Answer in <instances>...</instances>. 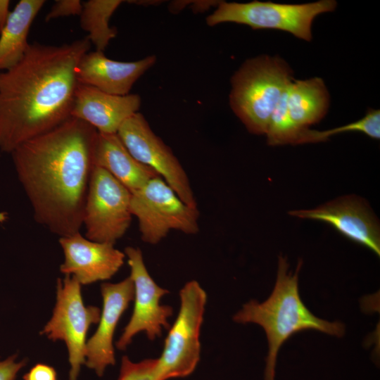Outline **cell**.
Returning <instances> with one entry per match:
<instances>
[{
	"mask_svg": "<svg viewBox=\"0 0 380 380\" xmlns=\"http://www.w3.org/2000/svg\"><path fill=\"white\" fill-rule=\"evenodd\" d=\"M116 134L136 160L154 170L185 203L197 207L183 166L172 149L152 130L141 113L127 118Z\"/></svg>",
	"mask_w": 380,
	"mask_h": 380,
	"instance_id": "11",
	"label": "cell"
},
{
	"mask_svg": "<svg viewBox=\"0 0 380 380\" xmlns=\"http://www.w3.org/2000/svg\"><path fill=\"white\" fill-rule=\"evenodd\" d=\"M131 196L132 193L107 171L94 166L83 213L85 237L115 244L130 226Z\"/></svg>",
	"mask_w": 380,
	"mask_h": 380,
	"instance_id": "10",
	"label": "cell"
},
{
	"mask_svg": "<svg viewBox=\"0 0 380 380\" xmlns=\"http://www.w3.org/2000/svg\"><path fill=\"white\" fill-rule=\"evenodd\" d=\"M44 4V0H20L11 11L0 32V72L13 68L24 57L30 46V29Z\"/></svg>",
	"mask_w": 380,
	"mask_h": 380,
	"instance_id": "19",
	"label": "cell"
},
{
	"mask_svg": "<svg viewBox=\"0 0 380 380\" xmlns=\"http://www.w3.org/2000/svg\"><path fill=\"white\" fill-rule=\"evenodd\" d=\"M23 380H57L55 369L48 365L38 363L23 376Z\"/></svg>",
	"mask_w": 380,
	"mask_h": 380,
	"instance_id": "25",
	"label": "cell"
},
{
	"mask_svg": "<svg viewBox=\"0 0 380 380\" xmlns=\"http://www.w3.org/2000/svg\"><path fill=\"white\" fill-rule=\"evenodd\" d=\"M83 4L80 0H58L56 1L49 12L45 17V21L61 17L80 15Z\"/></svg>",
	"mask_w": 380,
	"mask_h": 380,
	"instance_id": "23",
	"label": "cell"
},
{
	"mask_svg": "<svg viewBox=\"0 0 380 380\" xmlns=\"http://www.w3.org/2000/svg\"><path fill=\"white\" fill-rule=\"evenodd\" d=\"M329 95L323 80L293 79L274 110L266 135L271 146L301 144L309 125L327 114Z\"/></svg>",
	"mask_w": 380,
	"mask_h": 380,
	"instance_id": "9",
	"label": "cell"
},
{
	"mask_svg": "<svg viewBox=\"0 0 380 380\" xmlns=\"http://www.w3.org/2000/svg\"><path fill=\"white\" fill-rule=\"evenodd\" d=\"M310 129H309V131H310ZM308 134H309V132H308Z\"/></svg>",
	"mask_w": 380,
	"mask_h": 380,
	"instance_id": "28",
	"label": "cell"
},
{
	"mask_svg": "<svg viewBox=\"0 0 380 380\" xmlns=\"http://www.w3.org/2000/svg\"><path fill=\"white\" fill-rule=\"evenodd\" d=\"M156 61L155 55H150L134 61H118L107 58L102 51H88L77 65L76 77L80 84L124 96L130 94L134 83Z\"/></svg>",
	"mask_w": 380,
	"mask_h": 380,
	"instance_id": "16",
	"label": "cell"
},
{
	"mask_svg": "<svg viewBox=\"0 0 380 380\" xmlns=\"http://www.w3.org/2000/svg\"><path fill=\"white\" fill-rule=\"evenodd\" d=\"M101 310L85 305L81 284L73 277L58 279L56 302L49 321L40 334L49 339L63 341L68 348L70 364L69 380H77L81 367L85 364L87 332L99 322Z\"/></svg>",
	"mask_w": 380,
	"mask_h": 380,
	"instance_id": "8",
	"label": "cell"
},
{
	"mask_svg": "<svg viewBox=\"0 0 380 380\" xmlns=\"http://www.w3.org/2000/svg\"><path fill=\"white\" fill-rule=\"evenodd\" d=\"M289 214L326 222L347 239L380 255L378 220L366 201L360 197L342 196L313 209L292 210Z\"/></svg>",
	"mask_w": 380,
	"mask_h": 380,
	"instance_id": "13",
	"label": "cell"
},
{
	"mask_svg": "<svg viewBox=\"0 0 380 380\" xmlns=\"http://www.w3.org/2000/svg\"><path fill=\"white\" fill-rule=\"evenodd\" d=\"M302 264L300 260L293 274L289 270L286 258L280 255L277 279L268 298L262 303L250 300L233 317L236 322L255 323L263 328L268 342L265 380H274L278 352L293 334L312 329L342 337L346 331L343 323L316 317L302 301L298 288V274Z\"/></svg>",
	"mask_w": 380,
	"mask_h": 380,
	"instance_id": "3",
	"label": "cell"
},
{
	"mask_svg": "<svg viewBox=\"0 0 380 380\" xmlns=\"http://www.w3.org/2000/svg\"><path fill=\"white\" fill-rule=\"evenodd\" d=\"M141 103V97L137 94L113 95L78 84L71 118L88 123L98 132L116 134L127 118L139 112Z\"/></svg>",
	"mask_w": 380,
	"mask_h": 380,
	"instance_id": "17",
	"label": "cell"
},
{
	"mask_svg": "<svg viewBox=\"0 0 380 380\" xmlns=\"http://www.w3.org/2000/svg\"><path fill=\"white\" fill-rule=\"evenodd\" d=\"M124 2L121 0H89L82 5L80 15V27L88 33L87 38L96 51L106 49L111 39L117 35L116 28L109 21L113 13Z\"/></svg>",
	"mask_w": 380,
	"mask_h": 380,
	"instance_id": "20",
	"label": "cell"
},
{
	"mask_svg": "<svg viewBox=\"0 0 380 380\" xmlns=\"http://www.w3.org/2000/svg\"><path fill=\"white\" fill-rule=\"evenodd\" d=\"M59 243L64 255L60 271L75 277L81 285L110 279L126 257L113 243L94 241L80 232L60 237Z\"/></svg>",
	"mask_w": 380,
	"mask_h": 380,
	"instance_id": "14",
	"label": "cell"
},
{
	"mask_svg": "<svg viewBox=\"0 0 380 380\" xmlns=\"http://www.w3.org/2000/svg\"><path fill=\"white\" fill-rule=\"evenodd\" d=\"M130 210L145 243L156 244L171 230L186 234L199 231L197 207L185 203L160 176L132 193Z\"/></svg>",
	"mask_w": 380,
	"mask_h": 380,
	"instance_id": "7",
	"label": "cell"
},
{
	"mask_svg": "<svg viewBox=\"0 0 380 380\" xmlns=\"http://www.w3.org/2000/svg\"><path fill=\"white\" fill-rule=\"evenodd\" d=\"M292 74L284 60L260 56L246 60L232 75L229 106L249 132L266 134Z\"/></svg>",
	"mask_w": 380,
	"mask_h": 380,
	"instance_id": "4",
	"label": "cell"
},
{
	"mask_svg": "<svg viewBox=\"0 0 380 380\" xmlns=\"http://www.w3.org/2000/svg\"><path fill=\"white\" fill-rule=\"evenodd\" d=\"M7 219V213L6 212H0V222H4Z\"/></svg>",
	"mask_w": 380,
	"mask_h": 380,
	"instance_id": "27",
	"label": "cell"
},
{
	"mask_svg": "<svg viewBox=\"0 0 380 380\" xmlns=\"http://www.w3.org/2000/svg\"><path fill=\"white\" fill-rule=\"evenodd\" d=\"M336 5L334 0L302 4L259 1L229 3L221 1L213 13L206 17L205 22L210 27L234 23L248 25L253 30L276 29L310 42L314 19L323 13L333 11Z\"/></svg>",
	"mask_w": 380,
	"mask_h": 380,
	"instance_id": "5",
	"label": "cell"
},
{
	"mask_svg": "<svg viewBox=\"0 0 380 380\" xmlns=\"http://www.w3.org/2000/svg\"><path fill=\"white\" fill-rule=\"evenodd\" d=\"M98 132L70 118L11 153L35 221L60 237L80 232Z\"/></svg>",
	"mask_w": 380,
	"mask_h": 380,
	"instance_id": "1",
	"label": "cell"
},
{
	"mask_svg": "<svg viewBox=\"0 0 380 380\" xmlns=\"http://www.w3.org/2000/svg\"><path fill=\"white\" fill-rule=\"evenodd\" d=\"M85 37L62 45L30 44L23 59L0 72V153L44 134L71 118L77 65Z\"/></svg>",
	"mask_w": 380,
	"mask_h": 380,
	"instance_id": "2",
	"label": "cell"
},
{
	"mask_svg": "<svg viewBox=\"0 0 380 380\" xmlns=\"http://www.w3.org/2000/svg\"><path fill=\"white\" fill-rule=\"evenodd\" d=\"M103 307L95 333L86 343L85 365L102 376L115 362L113 336L118 322L134 299V285L130 277L113 284L101 285Z\"/></svg>",
	"mask_w": 380,
	"mask_h": 380,
	"instance_id": "15",
	"label": "cell"
},
{
	"mask_svg": "<svg viewBox=\"0 0 380 380\" xmlns=\"http://www.w3.org/2000/svg\"><path fill=\"white\" fill-rule=\"evenodd\" d=\"M345 132H360L372 139H379L380 110L369 109L360 120L341 127L319 131V135L321 141H325L329 137Z\"/></svg>",
	"mask_w": 380,
	"mask_h": 380,
	"instance_id": "21",
	"label": "cell"
},
{
	"mask_svg": "<svg viewBox=\"0 0 380 380\" xmlns=\"http://www.w3.org/2000/svg\"><path fill=\"white\" fill-rule=\"evenodd\" d=\"M156 364L157 359H146L133 362L125 355L121 360L118 380H158Z\"/></svg>",
	"mask_w": 380,
	"mask_h": 380,
	"instance_id": "22",
	"label": "cell"
},
{
	"mask_svg": "<svg viewBox=\"0 0 380 380\" xmlns=\"http://www.w3.org/2000/svg\"><path fill=\"white\" fill-rule=\"evenodd\" d=\"M179 297V313L157 358L158 380L187 376L200 360L199 337L207 295L198 282L192 280L180 290Z\"/></svg>",
	"mask_w": 380,
	"mask_h": 380,
	"instance_id": "6",
	"label": "cell"
},
{
	"mask_svg": "<svg viewBox=\"0 0 380 380\" xmlns=\"http://www.w3.org/2000/svg\"><path fill=\"white\" fill-rule=\"evenodd\" d=\"M130 267V278L134 285V309L131 318L115 346L125 350L133 337L144 332L149 340L160 337L163 329L170 327L168 318L172 308L160 304L161 298L169 291L159 286L149 274L140 248L127 246L124 251Z\"/></svg>",
	"mask_w": 380,
	"mask_h": 380,
	"instance_id": "12",
	"label": "cell"
},
{
	"mask_svg": "<svg viewBox=\"0 0 380 380\" xmlns=\"http://www.w3.org/2000/svg\"><path fill=\"white\" fill-rule=\"evenodd\" d=\"M93 159L94 166L107 171L131 193L159 176L154 170L136 160L117 134L98 132Z\"/></svg>",
	"mask_w": 380,
	"mask_h": 380,
	"instance_id": "18",
	"label": "cell"
},
{
	"mask_svg": "<svg viewBox=\"0 0 380 380\" xmlns=\"http://www.w3.org/2000/svg\"><path fill=\"white\" fill-rule=\"evenodd\" d=\"M9 6L10 1L0 0V32L3 30L11 13Z\"/></svg>",
	"mask_w": 380,
	"mask_h": 380,
	"instance_id": "26",
	"label": "cell"
},
{
	"mask_svg": "<svg viewBox=\"0 0 380 380\" xmlns=\"http://www.w3.org/2000/svg\"><path fill=\"white\" fill-rule=\"evenodd\" d=\"M17 355L0 360V380H15L18 372L26 365V360L16 362Z\"/></svg>",
	"mask_w": 380,
	"mask_h": 380,
	"instance_id": "24",
	"label": "cell"
}]
</instances>
